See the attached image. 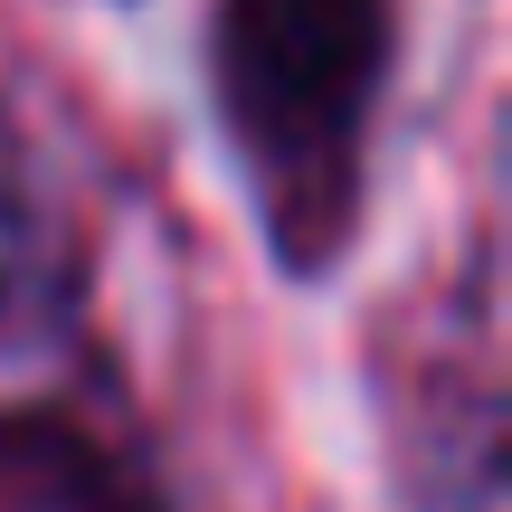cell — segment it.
Returning <instances> with one entry per match:
<instances>
[{"label":"cell","mask_w":512,"mask_h":512,"mask_svg":"<svg viewBox=\"0 0 512 512\" xmlns=\"http://www.w3.org/2000/svg\"><path fill=\"white\" fill-rule=\"evenodd\" d=\"M389 48H399L389 0H219L209 19V95L294 275L332 266L361 209Z\"/></svg>","instance_id":"cell-1"}]
</instances>
